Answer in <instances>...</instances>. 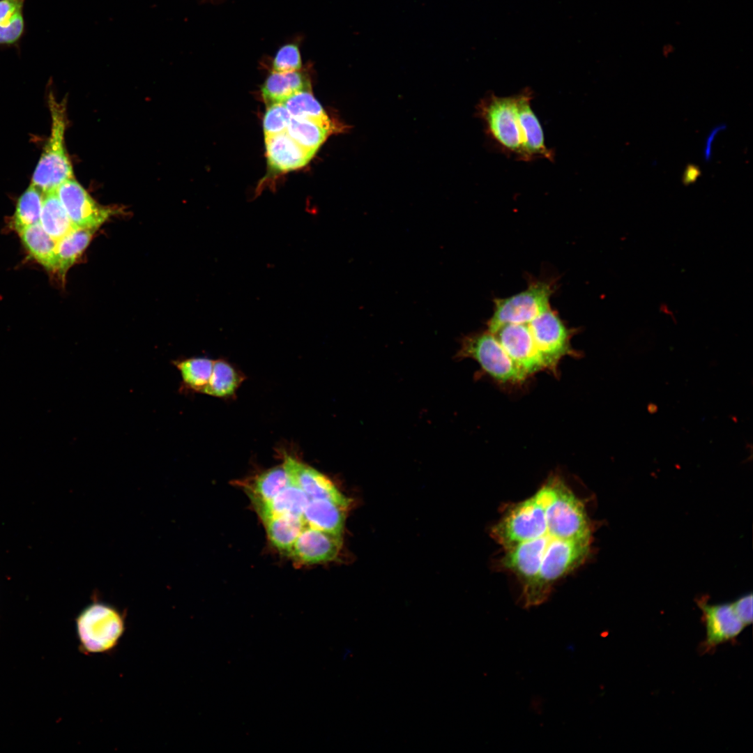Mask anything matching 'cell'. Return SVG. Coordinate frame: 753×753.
<instances>
[{"label":"cell","instance_id":"cell-1","mask_svg":"<svg viewBox=\"0 0 753 753\" xmlns=\"http://www.w3.org/2000/svg\"><path fill=\"white\" fill-rule=\"evenodd\" d=\"M478 116L482 121L491 143L508 156L530 162L520 121L517 96H485L477 105Z\"/></svg>","mask_w":753,"mask_h":753},{"label":"cell","instance_id":"cell-2","mask_svg":"<svg viewBox=\"0 0 753 753\" xmlns=\"http://www.w3.org/2000/svg\"><path fill=\"white\" fill-rule=\"evenodd\" d=\"M591 542L592 537L554 538L544 554L536 577L522 591L525 607L546 601L553 584L584 563L591 552Z\"/></svg>","mask_w":753,"mask_h":753},{"label":"cell","instance_id":"cell-3","mask_svg":"<svg viewBox=\"0 0 753 753\" xmlns=\"http://www.w3.org/2000/svg\"><path fill=\"white\" fill-rule=\"evenodd\" d=\"M537 493L545 506L551 534L563 539L592 537L584 504L560 477L552 476Z\"/></svg>","mask_w":753,"mask_h":753},{"label":"cell","instance_id":"cell-4","mask_svg":"<svg viewBox=\"0 0 753 753\" xmlns=\"http://www.w3.org/2000/svg\"><path fill=\"white\" fill-rule=\"evenodd\" d=\"M48 102L51 114L50 135L33 172L31 183L43 194L56 190L65 181L74 178L65 146L68 123L66 100L59 102L50 93Z\"/></svg>","mask_w":753,"mask_h":753},{"label":"cell","instance_id":"cell-5","mask_svg":"<svg viewBox=\"0 0 753 753\" xmlns=\"http://www.w3.org/2000/svg\"><path fill=\"white\" fill-rule=\"evenodd\" d=\"M547 531L545 506L536 492L512 505L491 528V536L503 549L533 540Z\"/></svg>","mask_w":753,"mask_h":753},{"label":"cell","instance_id":"cell-6","mask_svg":"<svg viewBox=\"0 0 753 753\" xmlns=\"http://www.w3.org/2000/svg\"><path fill=\"white\" fill-rule=\"evenodd\" d=\"M79 640L88 653H103L112 649L123 634L122 615L107 604L94 602L76 619Z\"/></svg>","mask_w":753,"mask_h":753},{"label":"cell","instance_id":"cell-7","mask_svg":"<svg viewBox=\"0 0 753 753\" xmlns=\"http://www.w3.org/2000/svg\"><path fill=\"white\" fill-rule=\"evenodd\" d=\"M554 292L551 283L536 281L524 291L503 298H495L493 314L487 321L489 332L494 333L508 324H527L550 308Z\"/></svg>","mask_w":753,"mask_h":753},{"label":"cell","instance_id":"cell-8","mask_svg":"<svg viewBox=\"0 0 753 753\" xmlns=\"http://www.w3.org/2000/svg\"><path fill=\"white\" fill-rule=\"evenodd\" d=\"M457 358H470L492 378L503 383L518 384L526 379L488 330L469 335L462 341Z\"/></svg>","mask_w":753,"mask_h":753},{"label":"cell","instance_id":"cell-9","mask_svg":"<svg viewBox=\"0 0 753 753\" xmlns=\"http://www.w3.org/2000/svg\"><path fill=\"white\" fill-rule=\"evenodd\" d=\"M527 324L547 372L557 376L558 364L564 357L579 356L570 344L574 330L569 329L551 307Z\"/></svg>","mask_w":753,"mask_h":753},{"label":"cell","instance_id":"cell-10","mask_svg":"<svg viewBox=\"0 0 753 753\" xmlns=\"http://www.w3.org/2000/svg\"><path fill=\"white\" fill-rule=\"evenodd\" d=\"M56 192L75 228L97 229L117 212L98 204L74 178L60 184Z\"/></svg>","mask_w":753,"mask_h":753},{"label":"cell","instance_id":"cell-11","mask_svg":"<svg viewBox=\"0 0 753 753\" xmlns=\"http://www.w3.org/2000/svg\"><path fill=\"white\" fill-rule=\"evenodd\" d=\"M526 379L547 371L527 324H508L493 333Z\"/></svg>","mask_w":753,"mask_h":753},{"label":"cell","instance_id":"cell-12","mask_svg":"<svg viewBox=\"0 0 753 753\" xmlns=\"http://www.w3.org/2000/svg\"><path fill=\"white\" fill-rule=\"evenodd\" d=\"M555 538L547 530L540 537L504 549L501 565L518 577L522 584V591L536 577L544 554Z\"/></svg>","mask_w":753,"mask_h":753},{"label":"cell","instance_id":"cell-13","mask_svg":"<svg viewBox=\"0 0 753 753\" xmlns=\"http://www.w3.org/2000/svg\"><path fill=\"white\" fill-rule=\"evenodd\" d=\"M282 465L291 484L301 489L310 499H327L347 508L350 506L351 499L315 469L289 455L284 456Z\"/></svg>","mask_w":753,"mask_h":753},{"label":"cell","instance_id":"cell-14","mask_svg":"<svg viewBox=\"0 0 753 753\" xmlns=\"http://www.w3.org/2000/svg\"><path fill=\"white\" fill-rule=\"evenodd\" d=\"M706 627V638L702 643L703 653L717 646L736 639L745 628L734 613L731 603L710 604L698 601Z\"/></svg>","mask_w":753,"mask_h":753},{"label":"cell","instance_id":"cell-15","mask_svg":"<svg viewBox=\"0 0 753 753\" xmlns=\"http://www.w3.org/2000/svg\"><path fill=\"white\" fill-rule=\"evenodd\" d=\"M341 547L342 536L306 525L287 554L301 563H322L335 560Z\"/></svg>","mask_w":753,"mask_h":753},{"label":"cell","instance_id":"cell-16","mask_svg":"<svg viewBox=\"0 0 753 753\" xmlns=\"http://www.w3.org/2000/svg\"><path fill=\"white\" fill-rule=\"evenodd\" d=\"M268 163L280 172H286L306 165L314 153L306 150L284 131L265 137Z\"/></svg>","mask_w":753,"mask_h":753},{"label":"cell","instance_id":"cell-17","mask_svg":"<svg viewBox=\"0 0 753 753\" xmlns=\"http://www.w3.org/2000/svg\"><path fill=\"white\" fill-rule=\"evenodd\" d=\"M517 96L519 119L530 161L537 158L554 161V151L547 147L540 122L531 107V101L533 98L532 90L525 88L517 93Z\"/></svg>","mask_w":753,"mask_h":753},{"label":"cell","instance_id":"cell-18","mask_svg":"<svg viewBox=\"0 0 753 753\" xmlns=\"http://www.w3.org/2000/svg\"><path fill=\"white\" fill-rule=\"evenodd\" d=\"M345 508L327 499H310L302 518L305 525L342 536L346 520Z\"/></svg>","mask_w":753,"mask_h":753},{"label":"cell","instance_id":"cell-19","mask_svg":"<svg viewBox=\"0 0 753 753\" xmlns=\"http://www.w3.org/2000/svg\"><path fill=\"white\" fill-rule=\"evenodd\" d=\"M311 91L308 77L300 70L273 72L265 80L261 93L267 105L284 103L289 98L301 91Z\"/></svg>","mask_w":753,"mask_h":753},{"label":"cell","instance_id":"cell-20","mask_svg":"<svg viewBox=\"0 0 753 753\" xmlns=\"http://www.w3.org/2000/svg\"><path fill=\"white\" fill-rule=\"evenodd\" d=\"M96 230L75 228L57 241L54 271L59 273L62 279L86 250Z\"/></svg>","mask_w":753,"mask_h":753},{"label":"cell","instance_id":"cell-21","mask_svg":"<svg viewBox=\"0 0 753 753\" xmlns=\"http://www.w3.org/2000/svg\"><path fill=\"white\" fill-rule=\"evenodd\" d=\"M310 499L298 487L290 484L271 500L255 505L263 520L277 515H294L302 517Z\"/></svg>","mask_w":753,"mask_h":753},{"label":"cell","instance_id":"cell-22","mask_svg":"<svg viewBox=\"0 0 753 753\" xmlns=\"http://www.w3.org/2000/svg\"><path fill=\"white\" fill-rule=\"evenodd\" d=\"M19 234L29 254L45 268L54 271L57 241L44 230L40 222L25 228Z\"/></svg>","mask_w":753,"mask_h":753},{"label":"cell","instance_id":"cell-23","mask_svg":"<svg viewBox=\"0 0 753 753\" xmlns=\"http://www.w3.org/2000/svg\"><path fill=\"white\" fill-rule=\"evenodd\" d=\"M272 545L287 553L306 526L303 518L294 515H277L262 520Z\"/></svg>","mask_w":753,"mask_h":753},{"label":"cell","instance_id":"cell-24","mask_svg":"<svg viewBox=\"0 0 753 753\" xmlns=\"http://www.w3.org/2000/svg\"><path fill=\"white\" fill-rule=\"evenodd\" d=\"M214 360L205 357L178 358L172 364L179 371L182 382L179 390L201 393L211 377Z\"/></svg>","mask_w":753,"mask_h":753},{"label":"cell","instance_id":"cell-25","mask_svg":"<svg viewBox=\"0 0 753 753\" xmlns=\"http://www.w3.org/2000/svg\"><path fill=\"white\" fill-rule=\"evenodd\" d=\"M40 224L44 230L56 241L75 229L58 197L56 190L44 194Z\"/></svg>","mask_w":753,"mask_h":753},{"label":"cell","instance_id":"cell-26","mask_svg":"<svg viewBox=\"0 0 753 753\" xmlns=\"http://www.w3.org/2000/svg\"><path fill=\"white\" fill-rule=\"evenodd\" d=\"M340 128L342 129L314 121L291 117L286 132L302 147L315 153L328 136Z\"/></svg>","mask_w":753,"mask_h":753},{"label":"cell","instance_id":"cell-27","mask_svg":"<svg viewBox=\"0 0 753 753\" xmlns=\"http://www.w3.org/2000/svg\"><path fill=\"white\" fill-rule=\"evenodd\" d=\"M290 484L291 480L282 465L270 469L257 476L246 490L255 505L271 500Z\"/></svg>","mask_w":753,"mask_h":753},{"label":"cell","instance_id":"cell-28","mask_svg":"<svg viewBox=\"0 0 753 753\" xmlns=\"http://www.w3.org/2000/svg\"><path fill=\"white\" fill-rule=\"evenodd\" d=\"M242 381V376L229 363L224 360H215L209 381L201 393L218 397H229L234 394Z\"/></svg>","mask_w":753,"mask_h":753},{"label":"cell","instance_id":"cell-29","mask_svg":"<svg viewBox=\"0 0 753 753\" xmlns=\"http://www.w3.org/2000/svg\"><path fill=\"white\" fill-rule=\"evenodd\" d=\"M44 194L31 184L17 200L12 226L19 234L25 228L40 222Z\"/></svg>","mask_w":753,"mask_h":753},{"label":"cell","instance_id":"cell-30","mask_svg":"<svg viewBox=\"0 0 753 753\" xmlns=\"http://www.w3.org/2000/svg\"><path fill=\"white\" fill-rule=\"evenodd\" d=\"M294 119L314 121L326 126H335L311 91H301L289 98L284 103Z\"/></svg>","mask_w":753,"mask_h":753},{"label":"cell","instance_id":"cell-31","mask_svg":"<svg viewBox=\"0 0 753 753\" xmlns=\"http://www.w3.org/2000/svg\"><path fill=\"white\" fill-rule=\"evenodd\" d=\"M291 116L283 103L268 105L263 119L265 137L287 130Z\"/></svg>","mask_w":753,"mask_h":753},{"label":"cell","instance_id":"cell-32","mask_svg":"<svg viewBox=\"0 0 753 753\" xmlns=\"http://www.w3.org/2000/svg\"><path fill=\"white\" fill-rule=\"evenodd\" d=\"M302 61L298 46L289 43L282 46L273 60V72L285 73L300 70Z\"/></svg>","mask_w":753,"mask_h":753},{"label":"cell","instance_id":"cell-33","mask_svg":"<svg viewBox=\"0 0 753 753\" xmlns=\"http://www.w3.org/2000/svg\"><path fill=\"white\" fill-rule=\"evenodd\" d=\"M24 31V20L23 14H21L10 24L0 26V45L16 44L22 38Z\"/></svg>","mask_w":753,"mask_h":753},{"label":"cell","instance_id":"cell-34","mask_svg":"<svg viewBox=\"0 0 753 753\" xmlns=\"http://www.w3.org/2000/svg\"><path fill=\"white\" fill-rule=\"evenodd\" d=\"M736 616L745 627L752 623V594L744 595L731 603Z\"/></svg>","mask_w":753,"mask_h":753},{"label":"cell","instance_id":"cell-35","mask_svg":"<svg viewBox=\"0 0 753 753\" xmlns=\"http://www.w3.org/2000/svg\"><path fill=\"white\" fill-rule=\"evenodd\" d=\"M25 0H0V26L6 25L23 14Z\"/></svg>","mask_w":753,"mask_h":753},{"label":"cell","instance_id":"cell-36","mask_svg":"<svg viewBox=\"0 0 753 753\" xmlns=\"http://www.w3.org/2000/svg\"><path fill=\"white\" fill-rule=\"evenodd\" d=\"M701 174V172L698 166L693 164L687 165L683 174L682 181L683 184L685 185H688L694 183Z\"/></svg>","mask_w":753,"mask_h":753},{"label":"cell","instance_id":"cell-37","mask_svg":"<svg viewBox=\"0 0 753 753\" xmlns=\"http://www.w3.org/2000/svg\"><path fill=\"white\" fill-rule=\"evenodd\" d=\"M726 127H727L726 125L718 126L717 127H715L714 129H713V130L708 135L706 142V147H705V149H704V159H705L706 161H709L710 159V157H711V144H712V142H713V141L714 139L715 136L717 135V133L719 131L725 129Z\"/></svg>","mask_w":753,"mask_h":753}]
</instances>
